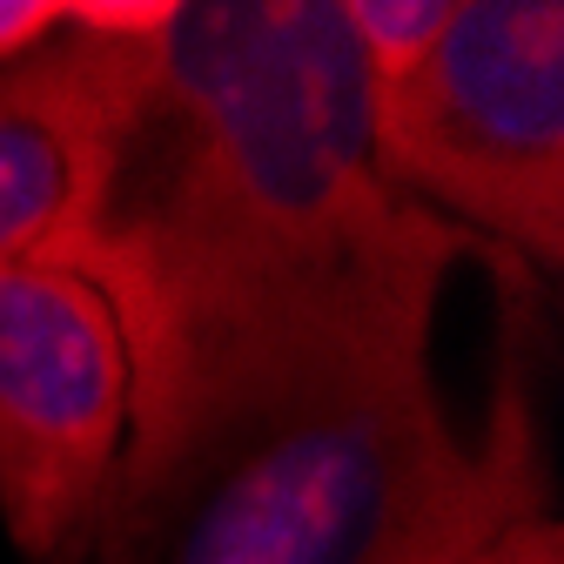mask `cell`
Masks as SVG:
<instances>
[{"label": "cell", "instance_id": "2", "mask_svg": "<svg viewBox=\"0 0 564 564\" xmlns=\"http://www.w3.org/2000/svg\"><path fill=\"white\" fill-rule=\"evenodd\" d=\"M423 256L310 336L175 477L162 564H377L444 490L464 437L431 377L437 290Z\"/></svg>", "mask_w": 564, "mask_h": 564}, {"label": "cell", "instance_id": "5", "mask_svg": "<svg viewBox=\"0 0 564 564\" xmlns=\"http://www.w3.org/2000/svg\"><path fill=\"white\" fill-rule=\"evenodd\" d=\"M155 101L149 47L54 34L0 67V269L108 223Z\"/></svg>", "mask_w": 564, "mask_h": 564}, {"label": "cell", "instance_id": "4", "mask_svg": "<svg viewBox=\"0 0 564 564\" xmlns=\"http://www.w3.org/2000/svg\"><path fill=\"white\" fill-rule=\"evenodd\" d=\"M377 169L470 242L564 262V8L451 0L403 82L377 88Z\"/></svg>", "mask_w": 564, "mask_h": 564}, {"label": "cell", "instance_id": "1", "mask_svg": "<svg viewBox=\"0 0 564 564\" xmlns=\"http://www.w3.org/2000/svg\"><path fill=\"white\" fill-rule=\"evenodd\" d=\"M149 67L134 141L149 188L108 216L141 242L175 323L182 477L364 290L477 242L383 182L377 88L343 0H175Z\"/></svg>", "mask_w": 564, "mask_h": 564}, {"label": "cell", "instance_id": "7", "mask_svg": "<svg viewBox=\"0 0 564 564\" xmlns=\"http://www.w3.org/2000/svg\"><path fill=\"white\" fill-rule=\"evenodd\" d=\"M343 21L370 67V88H390L431 54V41L451 21V0H343Z\"/></svg>", "mask_w": 564, "mask_h": 564}, {"label": "cell", "instance_id": "6", "mask_svg": "<svg viewBox=\"0 0 564 564\" xmlns=\"http://www.w3.org/2000/svg\"><path fill=\"white\" fill-rule=\"evenodd\" d=\"M377 564H564V524L551 511V477L538 451L518 303L505 323V357L477 437H464V457L444 490L403 524V538Z\"/></svg>", "mask_w": 564, "mask_h": 564}, {"label": "cell", "instance_id": "3", "mask_svg": "<svg viewBox=\"0 0 564 564\" xmlns=\"http://www.w3.org/2000/svg\"><path fill=\"white\" fill-rule=\"evenodd\" d=\"M182 457V349L108 216L0 269V524L28 564H134Z\"/></svg>", "mask_w": 564, "mask_h": 564}, {"label": "cell", "instance_id": "8", "mask_svg": "<svg viewBox=\"0 0 564 564\" xmlns=\"http://www.w3.org/2000/svg\"><path fill=\"white\" fill-rule=\"evenodd\" d=\"M61 34V0H0V67L28 61Z\"/></svg>", "mask_w": 564, "mask_h": 564}]
</instances>
